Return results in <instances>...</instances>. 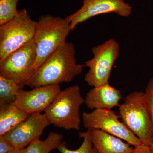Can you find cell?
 I'll use <instances>...</instances> for the list:
<instances>
[{
	"instance_id": "obj_1",
	"label": "cell",
	"mask_w": 153,
	"mask_h": 153,
	"mask_svg": "<svg viewBox=\"0 0 153 153\" xmlns=\"http://www.w3.org/2000/svg\"><path fill=\"white\" fill-rule=\"evenodd\" d=\"M84 66L76 63L74 44L66 42L34 71L26 85L34 88L70 82L82 73Z\"/></svg>"
},
{
	"instance_id": "obj_2",
	"label": "cell",
	"mask_w": 153,
	"mask_h": 153,
	"mask_svg": "<svg viewBox=\"0 0 153 153\" xmlns=\"http://www.w3.org/2000/svg\"><path fill=\"white\" fill-rule=\"evenodd\" d=\"M69 22L60 17L42 16L36 21L34 40L37 58L33 69L36 71L57 48L66 42L71 32Z\"/></svg>"
},
{
	"instance_id": "obj_3",
	"label": "cell",
	"mask_w": 153,
	"mask_h": 153,
	"mask_svg": "<svg viewBox=\"0 0 153 153\" xmlns=\"http://www.w3.org/2000/svg\"><path fill=\"white\" fill-rule=\"evenodd\" d=\"M84 103L80 88L74 85L61 90L44 114L50 124L66 130H79V109Z\"/></svg>"
},
{
	"instance_id": "obj_4",
	"label": "cell",
	"mask_w": 153,
	"mask_h": 153,
	"mask_svg": "<svg viewBox=\"0 0 153 153\" xmlns=\"http://www.w3.org/2000/svg\"><path fill=\"white\" fill-rule=\"evenodd\" d=\"M119 116L123 122L143 143H153V122L146 101L144 92L134 91L120 105Z\"/></svg>"
},
{
	"instance_id": "obj_5",
	"label": "cell",
	"mask_w": 153,
	"mask_h": 153,
	"mask_svg": "<svg viewBox=\"0 0 153 153\" xmlns=\"http://www.w3.org/2000/svg\"><path fill=\"white\" fill-rule=\"evenodd\" d=\"M36 23L27 10L23 9L8 22L0 25V60L33 40Z\"/></svg>"
},
{
	"instance_id": "obj_6",
	"label": "cell",
	"mask_w": 153,
	"mask_h": 153,
	"mask_svg": "<svg viewBox=\"0 0 153 153\" xmlns=\"http://www.w3.org/2000/svg\"><path fill=\"white\" fill-rule=\"evenodd\" d=\"M91 51L93 57L84 64L89 68L84 80L94 87L108 84L113 66L119 56V44L114 39H111L93 47Z\"/></svg>"
},
{
	"instance_id": "obj_7",
	"label": "cell",
	"mask_w": 153,
	"mask_h": 153,
	"mask_svg": "<svg viewBox=\"0 0 153 153\" xmlns=\"http://www.w3.org/2000/svg\"><path fill=\"white\" fill-rule=\"evenodd\" d=\"M37 50L34 38L0 60V76L26 85L34 72Z\"/></svg>"
},
{
	"instance_id": "obj_8",
	"label": "cell",
	"mask_w": 153,
	"mask_h": 153,
	"mask_svg": "<svg viewBox=\"0 0 153 153\" xmlns=\"http://www.w3.org/2000/svg\"><path fill=\"white\" fill-rule=\"evenodd\" d=\"M119 115L111 110L96 109L84 112L82 119L84 127L88 130H100L126 141L134 147L143 143L124 124L119 120Z\"/></svg>"
},
{
	"instance_id": "obj_9",
	"label": "cell",
	"mask_w": 153,
	"mask_h": 153,
	"mask_svg": "<svg viewBox=\"0 0 153 153\" xmlns=\"http://www.w3.org/2000/svg\"><path fill=\"white\" fill-rule=\"evenodd\" d=\"M82 6L74 13L66 17L71 31L88 19L102 14L114 13L123 17L131 15L132 7L124 0H82Z\"/></svg>"
},
{
	"instance_id": "obj_10",
	"label": "cell",
	"mask_w": 153,
	"mask_h": 153,
	"mask_svg": "<svg viewBox=\"0 0 153 153\" xmlns=\"http://www.w3.org/2000/svg\"><path fill=\"white\" fill-rule=\"evenodd\" d=\"M50 124L44 114H33L3 136L15 149L20 150L39 139Z\"/></svg>"
},
{
	"instance_id": "obj_11",
	"label": "cell",
	"mask_w": 153,
	"mask_h": 153,
	"mask_svg": "<svg viewBox=\"0 0 153 153\" xmlns=\"http://www.w3.org/2000/svg\"><path fill=\"white\" fill-rule=\"evenodd\" d=\"M61 91L59 85H44L30 91L22 89L14 102L29 114L41 113L45 112Z\"/></svg>"
},
{
	"instance_id": "obj_12",
	"label": "cell",
	"mask_w": 153,
	"mask_h": 153,
	"mask_svg": "<svg viewBox=\"0 0 153 153\" xmlns=\"http://www.w3.org/2000/svg\"><path fill=\"white\" fill-rule=\"evenodd\" d=\"M122 98L120 91L110 85L109 83L94 87L86 94L85 103L91 110H111L119 107V101Z\"/></svg>"
},
{
	"instance_id": "obj_13",
	"label": "cell",
	"mask_w": 153,
	"mask_h": 153,
	"mask_svg": "<svg viewBox=\"0 0 153 153\" xmlns=\"http://www.w3.org/2000/svg\"><path fill=\"white\" fill-rule=\"evenodd\" d=\"M88 131L97 153H132L134 148L122 139L100 130Z\"/></svg>"
},
{
	"instance_id": "obj_14",
	"label": "cell",
	"mask_w": 153,
	"mask_h": 153,
	"mask_svg": "<svg viewBox=\"0 0 153 153\" xmlns=\"http://www.w3.org/2000/svg\"><path fill=\"white\" fill-rule=\"evenodd\" d=\"M30 115L20 109L14 102L0 105V135L5 134Z\"/></svg>"
},
{
	"instance_id": "obj_15",
	"label": "cell",
	"mask_w": 153,
	"mask_h": 153,
	"mask_svg": "<svg viewBox=\"0 0 153 153\" xmlns=\"http://www.w3.org/2000/svg\"><path fill=\"white\" fill-rule=\"evenodd\" d=\"M63 136L57 132H51L44 140L40 139L19 151V153H50L57 149L63 142Z\"/></svg>"
},
{
	"instance_id": "obj_16",
	"label": "cell",
	"mask_w": 153,
	"mask_h": 153,
	"mask_svg": "<svg viewBox=\"0 0 153 153\" xmlns=\"http://www.w3.org/2000/svg\"><path fill=\"white\" fill-rule=\"evenodd\" d=\"M24 85L14 79L0 76V105L14 102Z\"/></svg>"
},
{
	"instance_id": "obj_17",
	"label": "cell",
	"mask_w": 153,
	"mask_h": 153,
	"mask_svg": "<svg viewBox=\"0 0 153 153\" xmlns=\"http://www.w3.org/2000/svg\"><path fill=\"white\" fill-rule=\"evenodd\" d=\"M80 138H83L82 144L79 148L74 150L69 149L65 142H62L57 148L61 153H97L90 140L88 132H82L79 133Z\"/></svg>"
},
{
	"instance_id": "obj_18",
	"label": "cell",
	"mask_w": 153,
	"mask_h": 153,
	"mask_svg": "<svg viewBox=\"0 0 153 153\" xmlns=\"http://www.w3.org/2000/svg\"><path fill=\"white\" fill-rule=\"evenodd\" d=\"M19 0H0V25L13 19L17 14Z\"/></svg>"
},
{
	"instance_id": "obj_19",
	"label": "cell",
	"mask_w": 153,
	"mask_h": 153,
	"mask_svg": "<svg viewBox=\"0 0 153 153\" xmlns=\"http://www.w3.org/2000/svg\"><path fill=\"white\" fill-rule=\"evenodd\" d=\"M144 97L153 122V77L148 82L144 92Z\"/></svg>"
},
{
	"instance_id": "obj_20",
	"label": "cell",
	"mask_w": 153,
	"mask_h": 153,
	"mask_svg": "<svg viewBox=\"0 0 153 153\" xmlns=\"http://www.w3.org/2000/svg\"><path fill=\"white\" fill-rule=\"evenodd\" d=\"M15 149L3 135H0V153H8Z\"/></svg>"
},
{
	"instance_id": "obj_21",
	"label": "cell",
	"mask_w": 153,
	"mask_h": 153,
	"mask_svg": "<svg viewBox=\"0 0 153 153\" xmlns=\"http://www.w3.org/2000/svg\"><path fill=\"white\" fill-rule=\"evenodd\" d=\"M132 153H153L151 147L144 144L142 143L139 146L134 148Z\"/></svg>"
},
{
	"instance_id": "obj_22",
	"label": "cell",
	"mask_w": 153,
	"mask_h": 153,
	"mask_svg": "<svg viewBox=\"0 0 153 153\" xmlns=\"http://www.w3.org/2000/svg\"><path fill=\"white\" fill-rule=\"evenodd\" d=\"M19 150L17 149H14V150L11 151V152H9L8 153H19Z\"/></svg>"
},
{
	"instance_id": "obj_23",
	"label": "cell",
	"mask_w": 153,
	"mask_h": 153,
	"mask_svg": "<svg viewBox=\"0 0 153 153\" xmlns=\"http://www.w3.org/2000/svg\"><path fill=\"white\" fill-rule=\"evenodd\" d=\"M150 146L151 147V149H152V153H153V143Z\"/></svg>"
}]
</instances>
